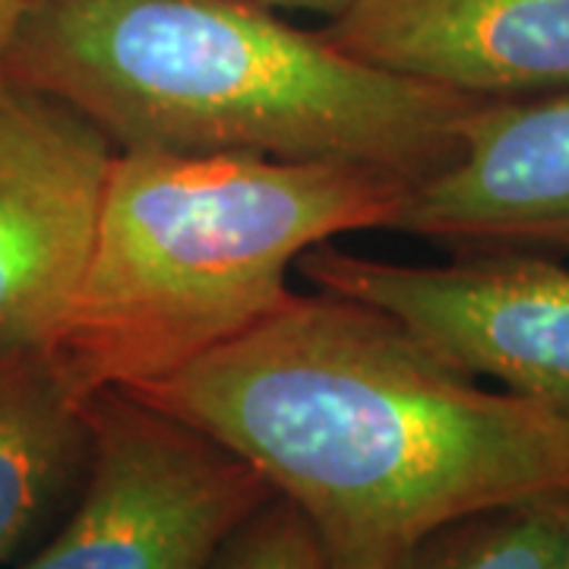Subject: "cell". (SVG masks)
Segmentation results:
<instances>
[{"label":"cell","mask_w":569,"mask_h":569,"mask_svg":"<svg viewBox=\"0 0 569 569\" xmlns=\"http://www.w3.org/2000/svg\"><path fill=\"white\" fill-rule=\"evenodd\" d=\"M121 392L257 468L339 569H396L456 519L569 493V418L481 387L389 313L320 288Z\"/></svg>","instance_id":"1"},{"label":"cell","mask_w":569,"mask_h":569,"mask_svg":"<svg viewBox=\"0 0 569 569\" xmlns=\"http://www.w3.org/2000/svg\"><path fill=\"white\" fill-rule=\"evenodd\" d=\"M3 80L121 152L367 164L411 187L459 156L488 102L358 61L257 0H41Z\"/></svg>","instance_id":"2"},{"label":"cell","mask_w":569,"mask_h":569,"mask_svg":"<svg viewBox=\"0 0 569 569\" xmlns=\"http://www.w3.org/2000/svg\"><path fill=\"white\" fill-rule=\"evenodd\" d=\"M408 190L367 164L118 149L48 351L86 396L159 380L282 307L307 250L392 228Z\"/></svg>","instance_id":"3"},{"label":"cell","mask_w":569,"mask_h":569,"mask_svg":"<svg viewBox=\"0 0 569 569\" xmlns=\"http://www.w3.org/2000/svg\"><path fill=\"white\" fill-rule=\"evenodd\" d=\"M82 488L20 569H216L272 488L231 449L121 389L89 399Z\"/></svg>","instance_id":"4"},{"label":"cell","mask_w":569,"mask_h":569,"mask_svg":"<svg viewBox=\"0 0 569 569\" xmlns=\"http://www.w3.org/2000/svg\"><path fill=\"white\" fill-rule=\"evenodd\" d=\"M389 263L317 244L298 272L320 291L389 313L452 367L569 418V257L449 253Z\"/></svg>","instance_id":"5"},{"label":"cell","mask_w":569,"mask_h":569,"mask_svg":"<svg viewBox=\"0 0 569 569\" xmlns=\"http://www.w3.org/2000/svg\"><path fill=\"white\" fill-rule=\"evenodd\" d=\"M114 156L73 108L0 80V355L51 346L89 260Z\"/></svg>","instance_id":"6"},{"label":"cell","mask_w":569,"mask_h":569,"mask_svg":"<svg viewBox=\"0 0 569 569\" xmlns=\"http://www.w3.org/2000/svg\"><path fill=\"white\" fill-rule=\"evenodd\" d=\"M392 231L449 253L569 257V89L478 104L459 156L408 190Z\"/></svg>","instance_id":"7"},{"label":"cell","mask_w":569,"mask_h":569,"mask_svg":"<svg viewBox=\"0 0 569 569\" xmlns=\"http://www.w3.org/2000/svg\"><path fill=\"white\" fill-rule=\"evenodd\" d=\"M323 32L358 61L488 102L569 89V0H355Z\"/></svg>","instance_id":"8"},{"label":"cell","mask_w":569,"mask_h":569,"mask_svg":"<svg viewBox=\"0 0 569 569\" xmlns=\"http://www.w3.org/2000/svg\"><path fill=\"white\" fill-rule=\"evenodd\" d=\"M89 399L48 348L0 355V567L41 545L77 500Z\"/></svg>","instance_id":"9"},{"label":"cell","mask_w":569,"mask_h":569,"mask_svg":"<svg viewBox=\"0 0 569 569\" xmlns=\"http://www.w3.org/2000/svg\"><path fill=\"white\" fill-rule=\"evenodd\" d=\"M569 493L493 507L430 531L396 569H560Z\"/></svg>","instance_id":"10"},{"label":"cell","mask_w":569,"mask_h":569,"mask_svg":"<svg viewBox=\"0 0 569 569\" xmlns=\"http://www.w3.org/2000/svg\"><path fill=\"white\" fill-rule=\"evenodd\" d=\"M216 569H339L305 516L282 497H269L228 538Z\"/></svg>","instance_id":"11"},{"label":"cell","mask_w":569,"mask_h":569,"mask_svg":"<svg viewBox=\"0 0 569 569\" xmlns=\"http://www.w3.org/2000/svg\"><path fill=\"white\" fill-rule=\"evenodd\" d=\"M39 3L41 0H0V80H3V61H7L10 44Z\"/></svg>","instance_id":"12"},{"label":"cell","mask_w":569,"mask_h":569,"mask_svg":"<svg viewBox=\"0 0 569 569\" xmlns=\"http://www.w3.org/2000/svg\"><path fill=\"white\" fill-rule=\"evenodd\" d=\"M263 7H272V10H295V13H317V17H326V20H336L342 17L348 7L355 0H257Z\"/></svg>","instance_id":"13"},{"label":"cell","mask_w":569,"mask_h":569,"mask_svg":"<svg viewBox=\"0 0 569 569\" xmlns=\"http://www.w3.org/2000/svg\"><path fill=\"white\" fill-rule=\"evenodd\" d=\"M560 569H569V529H567V548H563V563Z\"/></svg>","instance_id":"14"}]
</instances>
